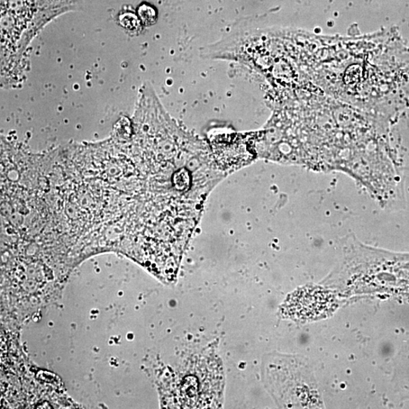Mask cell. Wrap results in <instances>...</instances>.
<instances>
[{"mask_svg":"<svg viewBox=\"0 0 409 409\" xmlns=\"http://www.w3.org/2000/svg\"><path fill=\"white\" fill-rule=\"evenodd\" d=\"M330 298L322 289H303L289 299L285 310L298 320H313L330 310Z\"/></svg>","mask_w":409,"mask_h":409,"instance_id":"1","label":"cell"},{"mask_svg":"<svg viewBox=\"0 0 409 409\" xmlns=\"http://www.w3.org/2000/svg\"><path fill=\"white\" fill-rule=\"evenodd\" d=\"M138 13L145 24L150 25L156 22V11L152 7L148 5H143L140 7Z\"/></svg>","mask_w":409,"mask_h":409,"instance_id":"2","label":"cell"}]
</instances>
